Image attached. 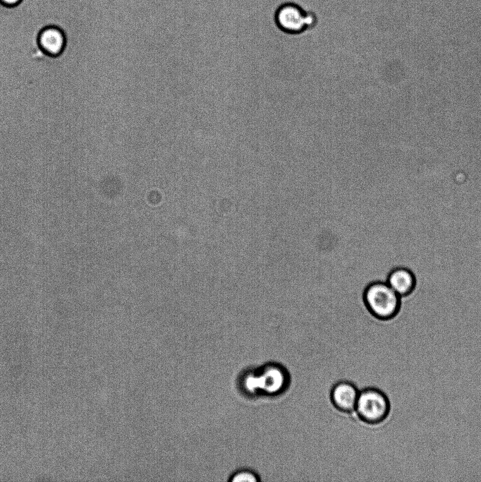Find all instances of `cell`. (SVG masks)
Listing matches in <instances>:
<instances>
[{
  "instance_id": "cell-1",
  "label": "cell",
  "mask_w": 481,
  "mask_h": 482,
  "mask_svg": "<svg viewBox=\"0 0 481 482\" xmlns=\"http://www.w3.org/2000/svg\"><path fill=\"white\" fill-rule=\"evenodd\" d=\"M401 299L386 281L369 283L363 293V301L367 311L382 321L396 317L401 310Z\"/></svg>"
},
{
  "instance_id": "cell-2",
  "label": "cell",
  "mask_w": 481,
  "mask_h": 482,
  "mask_svg": "<svg viewBox=\"0 0 481 482\" xmlns=\"http://www.w3.org/2000/svg\"><path fill=\"white\" fill-rule=\"evenodd\" d=\"M274 23L279 30L288 35H300L317 24V16L294 2L279 5L275 11Z\"/></svg>"
},
{
  "instance_id": "cell-3",
  "label": "cell",
  "mask_w": 481,
  "mask_h": 482,
  "mask_svg": "<svg viewBox=\"0 0 481 482\" xmlns=\"http://www.w3.org/2000/svg\"><path fill=\"white\" fill-rule=\"evenodd\" d=\"M391 403L388 396L379 388L366 387L360 391L355 411L368 424H379L389 416Z\"/></svg>"
},
{
  "instance_id": "cell-4",
  "label": "cell",
  "mask_w": 481,
  "mask_h": 482,
  "mask_svg": "<svg viewBox=\"0 0 481 482\" xmlns=\"http://www.w3.org/2000/svg\"><path fill=\"white\" fill-rule=\"evenodd\" d=\"M257 373L262 394L277 396L288 385V371L279 363H267L257 370Z\"/></svg>"
},
{
  "instance_id": "cell-5",
  "label": "cell",
  "mask_w": 481,
  "mask_h": 482,
  "mask_svg": "<svg viewBox=\"0 0 481 482\" xmlns=\"http://www.w3.org/2000/svg\"><path fill=\"white\" fill-rule=\"evenodd\" d=\"M37 44L39 52L51 58L59 57L67 49V37L64 31L56 25H48L38 33Z\"/></svg>"
},
{
  "instance_id": "cell-6",
  "label": "cell",
  "mask_w": 481,
  "mask_h": 482,
  "mask_svg": "<svg viewBox=\"0 0 481 482\" xmlns=\"http://www.w3.org/2000/svg\"><path fill=\"white\" fill-rule=\"evenodd\" d=\"M360 391L352 382L343 380L336 383L330 392L333 405L343 412L355 411Z\"/></svg>"
},
{
  "instance_id": "cell-7",
  "label": "cell",
  "mask_w": 481,
  "mask_h": 482,
  "mask_svg": "<svg viewBox=\"0 0 481 482\" xmlns=\"http://www.w3.org/2000/svg\"><path fill=\"white\" fill-rule=\"evenodd\" d=\"M386 283L401 298L410 295L416 287V277L406 267H396L388 274Z\"/></svg>"
},
{
  "instance_id": "cell-8",
  "label": "cell",
  "mask_w": 481,
  "mask_h": 482,
  "mask_svg": "<svg viewBox=\"0 0 481 482\" xmlns=\"http://www.w3.org/2000/svg\"><path fill=\"white\" fill-rule=\"evenodd\" d=\"M240 385L243 392L249 396L260 394V391L257 370H249L244 372L240 378Z\"/></svg>"
},
{
  "instance_id": "cell-9",
  "label": "cell",
  "mask_w": 481,
  "mask_h": 482,
  "mask_svg": "<svg viewBox=\"0 0 481 482\" xmlns=\"http://www.w3.org/2000/svg\"><path fill=\"white\" fill-rule=\"evenodd\" d=\"M260 480L259 476L249 469L238 470L233 473L229 478L231 482H257Z\"/></svg>"
},
{
  "instance_id": "cell-10",
  "label": "cell",
  "mask_w": 481,
  "mask_h": 482,
  "mask_svg": "<svg viewBox=\"0 0 481 482\" xmlns=\"http://www.w3.org/2000/svg\"><path fill=\"white\" fill-rule=\"evenodd\" d=\"M23 0H0V4L6 7H16Z\"/></svg>"
}]
</instances>
